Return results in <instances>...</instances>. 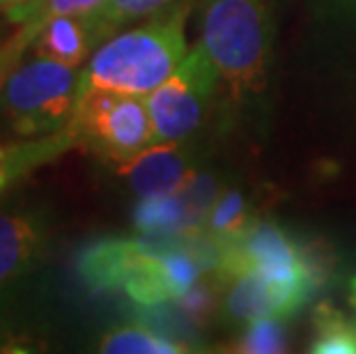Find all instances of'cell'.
<instances>
[{
    "label": "cell",
    "mask_w": 356,
    "mask_h": 354,
    "mask_svg": "<svg viewBox=\"0 0 356 354\" xmlns=\"http://www.w3.org/2000/svg\"><path fill=\"white\" fill-rule=\"evenodd\" d=\"M354 5H356V0H354Z\"/></svg>",
    "instance_id": "d4e9b609"
},
{
    "label": "cell",
    "mask_w": 356,
    "mask_h": 354,
    "mask_svg": "<svg viewBox=\"0 0 356 354\" xmlns=\"http://www.w3.org/2000/svg\"><path fill=\"white\" fill-rule=\"evenodd\" d=\"M79 99L81 74L76 67L37 56L7 77L0 106L14 131L35 136L70 124Z\"/></svg>",
    "instance_id": "3957f363"
},
{
    "label": "cell",
    "mask_w": 356,
    "mask_h": 354,
    "mask_svg": "<svg viewBox=\"0 0 356 354\" xmlns=\"http://www.w3.org/2000/svg\"><path fill=\"white\" fill-rule=\"evenodd\" d=\"M221 79L202 44L188 51L179 67L156 90L145 95L154 143H179L200 129Z\"/></svg>",
    "instance_id": "5b68a950"
},
{
    "label": "cell",
    "mask_w": 356,
    "mask_h": 354,
    "mask_svg": "<svg viewBox=\"0 0 356 354\" xmlns=\"http://www.w3.org/2000/svg\"><path fill=\"white\" fill-rule=\"evenodd\" d=\"M188 350L186 343L143 325L115 329L99 341V352L106 354H179Z\"/></svg>",
    "instance_id": "9a60e30c"
},
{
    "label": "cell",
    "mask_w": 356,
    "mask_h": 354,
    "mask_svg": "<svg viewBox=\"0 0 356 354\" xmlns=\"http://www.w3.org/2000/svg\"><path fill=\"white\" fill-rule=\"evenodd\" d=\"M104 0H33V3L17 5L12 10H7L10 21L21 24V33L14 37L21 47L35 42V37L40 35L47 21L53 17H63V14H76V17H88L99 7Z\"/></svg>",
    "instance_id": "5bb4252c"
},
{
    "label": "cell",
    "mask_w": 356,
    "mask_h": 354,
    "mask_svg": "<svg viewBox=\"0 0 356 354\" xmlns=\"http://www.w3.org/2000/svg\"><path fill=\"white\" fill-rule=\"evenodd\" d=\"M79 136L70 124L63 129L49 134L47 138L33 143H19V145H0V191H5L14 179L24 177L26 172L35 170L37 166L56 159L76 145Z\"/></svg>",
    "instance_id": "7c38bea8"
},
{
    "label": "cell",
    "mask_w": 356,
    "mask_h": 354,
    "mask_svg": "<svg viewBox=\"0 0 356 354\" xmlns=\"http://www.w3.org/2000/svg\"><path fill=\"white\" fill-rule=\"evenodd\" d=\"M350 304H352L354 313H356V288H352V285H350Z\"/></svg>",
    "instance_id": "603a6c76"
},
{
    "label": "cell",
    "mask_w": 356,
    "mask_h": 354,
    "mask_svg": "<svg viewBox=\"0 0 356 354\" xmlns=\"http://www.w3.org/2000/svg\"><path fill=\"white\" fill-rule=\"evenodd\" d=\"M237 352L246 354H276L287 350L283 320H253L241 334Z\"/></svg>",
    "instance_id": "d6986e66"
},
{
    "label": "cell",
    "mask_w": 356,
    "mask_h": 354,
    "mask_svg": "<svg viewBox=\"0 0 356 354\" xmlns=\"http://www.w3.org/2000/svg\"><path fill=\"white\" fill-rule=\"evenodd\" d=\"M42 244L44 230L35 216L0 209V288L33 269Z\"/></svg>",
    "instance_id": "30bf717a"
},
{
    "label": "cell",
    "mask_w": 356,
    "mask_h": 354,
    "mask_svg": "<svg viewBox=\"0 0 356 354\" xmlns=\"http://www.w3.org/2000/svg\"><path fill=\"white\" fill-rule=\"evenodd\" d=\"M33 44L37 56L70 67H79L97 42L86 17L63 14V17H53L51 21H47Z\"/></svg>",
    "instance_id": "8fae6325"
},
{
    "label": "cell",
    "mask_w": 356,
    "mask_h": 354,
    "mask_svg": "<svg viewBox=\"0 0 356 354\" xmlns=\"http://www.w3.org/2000/svg\"><path fill=\"white\" fill-rule=\"evenodd\" d=\"M269 42L264 0H204L200 44L234 99L264 88Z\"/></svg>",
    "instance_id": "7a4b0ae2"
},
{
    "label": "cell",
    "mask_w": 356,
    "mask_h": 354,
    "mask_svg": "<svg viewBox=\"0 0 356 354\" xmlns=\"http://www.w3.org/2000/svg\"><path fill=\"white\" fill-rule=\"evenodd\" d=\"M301 262H304L306 281L313 292L324 288L333 274V269H336V255H333L331 246L324 244L322 239L301 242Z\"/></svg>",
    "instance_id": "ffe728a7"
},
{
    "label": "cell",
    "mask_w": 356,
    "mask_h": 354,
    "mask_svg": "<svg viewBox=\"0 0 356 354\" xmlns=\"http://www.w3.org/2000/svg\"><path fill=\"white\" fill-rule=\"evenodd\" d=\"M72 129L106 161L124 163L154 143L152 118L145 97L90 90L81 95Z\"/></svg>",
    "instance_id": "277c9868"
},
{
    "label": "cell",
    "mask_w": 356,
    "mask_h": 354,
    "mask_svg": "<svg viewBox=\"0 0 356 354\" xmlns=\"http://www.w3.org/2000/svg\"><path fill=\"white\" fill-rule=\"evenodd\" d=\"M352 288H356V276L352 278Z\"/></svg>",
    "instance_id": "cb8c5ba5"
},
{
    "label": "cell",
    "mask_w": 356,
    "mask_h": 354,
    "mask_svg": "<svg viewBox=\"0 0 356 354\" xmlns=\"http://www.w3.org/2000/svg\"><path fill=\"white\" fill-rule=\"evenodd\" d=\"M308 350L315 354H356V322L324 301L315 308L313 341Z\"/></svg>",
    "instance_id": "2e32d148"
},
{
    "label": "cell",
    "mask_w": 356,
    "mask_h": 354,
    "mask_svg": "<svg viewBox=\"0 0 356 354\" xmlns=\"http://www.w3.org/2000/svg\"><path fill=\"white\" fill-rule=\"evenodd\" d=\"M251 272L306 281L301 242L292 239L280 225L271 221H255L239 237L221 242V260L214 269L218 281L232 283L234 278Z\"/></svg>",
    "instance_id": "8992f818"
},
{
    "label": "cell",
    "mask_w": 356,
    "mask_h": 354,
    "mask_svg": "<svg viewBox=\"0 0 356 354\" xmlns=\"http://www.w3.org/2000/svg\"><path fill=\"white\" fill-rule=\"evenodd\" d=\"M184 26L186 7H177L163 17L111 37L81 72V95L90 90L149 95L186 58Z\"/></svg>",
    "instance_id": "6da1fadb"
},
{
    "label": "cell",
    "mask_w": 356,
    "mask_h": 354,
    "mask_svg": "<svg viewBox=\"0 0 356 354\" xmlns=\"http://www.w3.org/2000/svg\"><path fill=\"white\" fill-rule=\"evenodd\" d=\"M177 311L184 315V318L195 327L207 325L211 311H214L216 301H214V290L209 285H200L195 283L193 288H188L184 295H179L175 299Z\"/></svg>",
    "instance_id": "44dd1931"
},
{
    "label": "cell",
    "mask_w": 356,
    "mask_h": 354,
    "mask_svg": "<svg viewBox=\"0 0 356 354\" xmlns=\"http://www.w3.org/2000/svg\"><path fill=\"white\" fill-rule=\"evenodd\" d=\"M115 170L140 198L179 193L195 177L188 152L177 143H152Z\"/></svg>",
    "instance_id": "ba28073f"
},
{
    "label": "cell",
    "mask_w": 356,
    "mask_h": 354,
    "mask_svg": "<svg viewBox=\"0 0 356 354\" xmlns=\"http://www.w3.org/2000/svg\"><path fill=\"white\" fill-rule=\"evenodd\" d=\"M122 288L134 304L140 308H154L163 306L165 301H175V290L170 285L168 272H165L163 253L143 251L131 267V272L127 274Z\"/></svg>",
    "instance_id": "4fadbf2b"
},
{
    "label": "cell",
    "mask_w": 356,
    "mask_h": 354,
    "mask_svg": "<svg viewBox=\"0 0 356 354\" xmlns=\"http://www.w3.org/2000/svg\"><path fill=\"white\" fill-rule=\"evenodd\" d=\"M26 3H33V0H0V7H5V10H12V7L26 5Z\"/></svg>",
    "instance_id": "7402d4cb"
},
{
    "label": "cell",
    "mask_w": 356,
    "mask_h": 354,
    "mask_svg": "<svg viewBox=\"0 0 356 354\" xmlns=\"http://www.w3.org/2000/svg\"><path fill=\"white\" fill-rule=\"evenodd\" d=\"M145 251L143 239H102L83 248L76 262L81 281L92 292H108L124 283L138 255Z\"/></svg>",
    "instance_id": "9c48e42d"
},
{
    "label": "cell",
    "mask_w": 356,
    "mask_h": 354,
    "mask_svg": "<svg viewBox=\"0 0 356 354\" xmlns=\"http://www.w3.org/2000/svg\"><path fill=\"white\" fill-rule=\"evenodd\" d=\"M170 3L172 0H104L92 14H88L86 21L92 30L95 42H99L120 26L161 12Z\"/></svg>",
    "instance_id": "e0dca14e"
},
{
    "label": "cell",
    "mask_w": 356,
    "mask_h": 354,
    "mask_svg": "<svg viewBox=\"0 0 356 354\" xmlns=\"http://www.w3.org/2000/svg\"><path fill=\"white\" fill-rule=\"evenodd\" d=\"M313 297L306 281L276 278L260 272L244 274L232 281L225 297V311L234 320H285Z\"/></svg>",
    "instance_id": "52a82bcc"
},
{
    "label": "cell",
    "mask_w": 356,
    "mask_h": 354,
    "mask_svg": "<svg viewBox=\"0 0 356 354\" xmlns=\"http://www.w3.org/2000/svg\"><path fill=\"white\" fill-rule=\"evenodd\" d=\"M251 216H248L246 200L241 198L239 191H225L223 195H218L214 207L207 216L204 223V232H209L211 237L221 239H234L251 225Z\"/></svg>",
    "instance_id": "ac0fdd59"
}]
</instances>
